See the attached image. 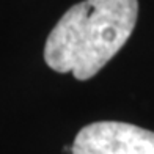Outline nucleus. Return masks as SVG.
<instances>
[{"mask_svg": "<svg viewBox=\"0 0 154 154\" xmlns=\"http://www.w3.org/2000/svg\"><path fill=\"white\" fill-rule=\"evenodd\" d=\"M137 16V0H83L71 6L47 36V66L79 80L91 79L126 44Z\"/></svg>", "mask_w": 154, "mask_h": 154, "instance_id": "nucleus-1", "label": "nucleus"}, {"mask_svg": "<svg viewBox=\"0 0 154 154\" xmlns=\"http://www.w3.org/2000/svg\"><path fill=\"white\" fill-rule=\"evenodd\" d=\"M72 154H154V132L121 121H97L82 128Z\"/></svg>", "mask_w": 154, "mask_h": 154, "instance_id": "nucleus-2", "label": "nucleus"}]
</instances>
